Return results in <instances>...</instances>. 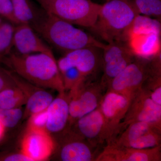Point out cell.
I'll return each mask as SVG.
<instances>
[{
	"label": "cell",
	"mask_w": 161,
	"mask_h": 161,
	"mask_svg": "<svg viewBox=\"0 0 161 161\" xmlns=\"http://www.w3.org/2000/svg\"><path fill=\"white\" fill-rule=\"evenodd\" d=\"M44 11L75 25L91 28L101 5L91 0H35Z\"/></svg>",
	"instance_id": "cell-4"
},
{
	"label": "cell",
	"mask_w": 161,
	"mask_h": 161,
	"mask_svg": "<svg viewBox=\"0 0 161 161\" xmlns=\"http://www.w3.org/2000/svg\"><path fill=\"white\" fill-rule=\"evenodd\" d=\"M15 26L10 23L0 25V59L8 54L13 47Z\"/></svg>",
	"instance_id": "cell-24"
},
{
	"label": "cell",
	"mask_w": 161,
	"mask_h": 161,
	"mask_svg": "<svg viewBox=\"0 0 161 161\" xmlns=\"http://www.w3.org/2000/svg\"><path fill=\"white\" fill-rule=\"evenodd\" d=\"M21 149L32 161H46L54 151L55 142L46 130H26Z\"/></svg>",
	"instance_id": "cell-12"
},
{
	"label": "cell",
	"mask_w": 161,
	"mask_h": 161,
	"mask_svg": "<svg viewBox=\"0 0 161 161\" xmlns=\"http://www.w3.org/2000/svg\"><path fill=\"white\" fill-rule=\"evenodd\" d=\"M101 99L99 108L105 120L110 138L119 129L130 107L132 98L109 90Z\"/></svg>",
	"instance_id": "cell-10"
},
{
	"label": "cell",
	"mask_w": 161,
	"mask_h": 161,
	"mask_svg": "<svg viewBox=\"0 0 161 161\" xmlns=\"http://www.w3.org/2000/svg\"><path fill=\"white\" fill-rule=\"evenodd\" d=\"M46 129L50 133H57L63 130L69 120V105L65 93H59L53 98L47 109Z\"/></svg>",
	"instance_id": "cell-17"
},
{
	"label": "cell",
	"mask_w": 161,
	"mask_h": 161,
	"mask_svg": "<svg viewBox=\"0 0 161 161\" xmlns=\"http://www.w3.org/2000/svg\"><path fill=\"white\" fill-rule=\"evenodd\" d=\"M102 50L104 72L101 82L103 85H108L137 57L128 41H115L108 43Z\"/></svg>",
	"instance_id": "cell-6"
},
{
	"label": "cell",
	"mask_w": 161,
	"mask_h": 161,
	"mask_svg": "<svg viewBox=\"0 0 161 161\" xmlns=\"http://www.w3.org/2000/svg\"><path fill=\"white\" fill-rule=\"evenodd\" d=\"M13 47L22 55L45 53L54 57L50 47L30 25L19 24L15 26Z\"/></svg>",
	"instance_id": "cell-13"
},
{
	"label": "cell",
	"mask_w": 161,
	"mask_h": 161,
	"mask_svg": "<svg viewBox=\"0 0 161 161\" xmlns=\"http://www.w3.org/2000/svg\"><path fill=\"white\" fill-rule=\"evenodd\" d=\"M0 15L12 23L18 25L14 14L11 0H0Z\"/></svg>",
	"instance_id": "cell-28"
},
{
	"label": "cell",
	"mask_w": 161,
	"mask_h": 161,
	"mask_svg": "<svg viewBox=\"0 0 161 161\" xmlns=\"http://www.w3.org/2000/svg\"><path fill=\"white\" fill-rule=\"evenodd\" d=\"M13 77L17 86L26 96V108L23 111V119L46 110L53 99V95L45 89L35 86L24 80L14 73Z\"/></svg>",
	"instance_id": "cell-15"
},
{
	"label": "cell",
	"mask_w": 161,
	"mask_h": 161,
	"mask_svg": "<svg viewBox=\"0 0 161 161\" xmlns=\"http://www.w3.org/2000/svg\"><path fill=\"white\" fill-rule=\"evenodd\" d=\"M26 98L19 87H10L0 92V108L13 109L26 104Z\"/></svg>",
	"instance_id": "cell-21"
},
{
	"label": "cell",
	"mask_w": 161,
	"mask_h": 161,
	"mask_svg": "<svg viewBox=\"0 0 161 161\" xmlns=\"http://www.w3.org/2000/svg\"><path fill=\"white\" fill-rule=\"evenodd\" d=\"M47 119V109L33 114L28 118L26 130H46Z\"/></svg>",
	"instance_id": "cell-27"
},
{
	"label": "cell",
	"mask_w": 161,
	"mask_h": 161,
	"mask_svg": "<svg viewBox=\"0 0 161 161\" xmlns=\"http://www.w3.org/2000/svg\"><path fill=\"white\" fill-rule=\"evenodd\" d=\"M8 54L1 60L21 78L41 88L65 93L55 57L41 53L22 55L13 53Z\"/></svg>",
	"instance_id": "cell-1"
},
{
	"label": "cell",
	"mask_w": 161,
	"mask_h": 161,
	"mask_svg": "<svg viewBox=\"0 0 161 161\" xmlns=\"http://www.w3.org/2000/svg\"><path fill=\"white\" fill-rule=\"evenodd\" d=\"M100 49L90 47L66 53L57 61L59 71L60 72L70 68H75L86 78L98 68L100 60L98 51Z\"/></svg>",
	"instance_id": "cell-11"
},
{
	"label": "cell",
	"mask_w": 161,
	"mask_h": 161,
	"mask_svg": "<svg viewBox=\"0 0 161 161\" xmlns=\"http://www.w3.org/2000/svg\"><path fill=\"white\" fill-rule=\"evenodd\" d=\"M149 58L136 57L109 83V90L126 95L131 98L142 89L151 73Z\"/></svg>",
	"instance_id": "cell-5"
},
{
	"label": "cell",
	"mask_w": 161,
	"mask_h": 161,
	"mask_svg": "<svg viewBox=\"0 0 161 161\" xmlns=\"http://www.w3.org/2000/svg\"><path fill=\"white\" fill-rule=\"evenodd\" d=\"M139 15L160 21L161 0H132Z\"/></svg>",
	"instance_id": "cell-23"
},
{
	"label": "cell",
	"mask_w": 161,
	"mask_h": 161,
	"mask_svg": "<svg viewBox=\"0 0 161 161\" xmlns=\"http://www.w3.org/2000/svg\"><path fill=\"white\" fill-rule=\"evenodd\" d=\"M77 121L79 133L88 140L92 142L98 139L110 138L105 120L99 107Z\"/></svg>",
	"instance_id": "cell-16"
},
{
	"label": "cell",
	"mask_w": 161,
	"mask_h": 161,
	"mask_svg": "<svg viewBox=\"0 0 161 161\" xmlns=\"http://www.w3.org/2000/svg\"><path fill=\"white\" fill-rule=\"evenodd\" d=\"M149 93L152 100L155 103L161 105V83L156 85L155 88L152 90V92H149Z\"/></svg>",
	"instance_id": "cell-31"
},
{
	"label": "cell",
	"mask_w": 161,
	"mask_h": 161,
	"mask_svg": "<svg viewBox=\"0 0 161 161\" xmlns=\"http://www.w3.org/2000/svg\"><path fill=\"white\" fill-rule=\"evenodd\" d=\"M123 119L119 130L136 122H144L161 127V105L154 102L149 92L142 89L132 98Z\"/></svg>",
	"instance_id": "cell-8"
},
{
	"label": "cell",
	"mask_w": 161,
	"mask_h": 161,
	"mask_svg": "<svg viewBox=\"0 0 161 161\" xmlns=\"http://www.w3.org/2000/svg\"><path fill=\"white\" fill-rule=\"evenodd\" d=\"M160 146L147 149H137L110 144L96 161H157L161 160Z\"/></svg>",
	"instance_id": "cell-14"
},
{
	"label": "cell",
	"mask_w": 161,
	"mask_h": 161,
	"mask_svg": "<svg viewBox=\"0 0 161 161\" xmlns=\"http://www.w3.org/2000/svg\"><path fill=\"white\" fill-rule=\"evenodd\" d=\"M60 156L63 161H91L94 159L90 146L78 140L65 144L60 150Z\"/></svg>",
	"instance_id": "cell-19"
},
{
	"label": "cell",
	"mask_w": 161,
	"mask_h": 161,
	"mask_svg": "<svg viewBox=\"0 0 161 161\" xmlns=\"http://www.w3.org/2000/svg\"><path fill=\"white\" fill-rule=\"evenodd\" d=\"M23 111L20 108H0V122L6 129L14 128L23 118Z\"/></svg>",
	"instance_id": "cell-25"
},
{
	"label": "cell",
	"mask_w": 161,
	"mask_h": 161,
	"mask_svg": "<svg viewBox=\"0 0 161 161\" xmlns=\"http://www.w3.org/2000/svg\"><path fill=\"white\" fill-rule=\"evenodd\" d=\"M139 15L132 0H107L101 5L97 21L90 29L107 43L128 42L132 24Z\"/></svg>",
	"instance_id": "cell-3"
},
{
	"label": "cell",
	"mask_w": 161,
	"mask_h": 161,
	"mask_svg": "<svg viewBox=\"0 0 161 161\" xmlns=\"http://www.w3.org/2000/svg\"><path fill=\"white\" fill-rule=\"evenodd\" d=\"M100 86L87 85L85 80L69 91L68 96L69 105V120H76L95 110L99 106Z\"/></svg>",
	"instance_id": "cell-9"
},
{
	"label": "cell",
	"mask_w": 161,
	"mask_h": 161,
	"mask_svg": "<svg viewBox=\"0 0 161 161\" xmlns=\"http://www.w3.org/2000/svg\"><path fill=\"white\" fill-rule=\"evenodd\" d=\"M2 23H3L2 22V20L0 19V25H1V24H2Z\"/></svg>",
	"instance_id": "cell-33"
},
{
	"label": "cell",
	"mask_w": 161,
	"mask_h": 161,
	"mask_svg": "<svg viewBox=\"0 0 161 161\" xmlns=\"http://www.w3.org/2000/svg\"><path fill=\"white\" fill-rule=\"evenodd\" d=\"M6 130V128L0 122V142L3 140L5 137Z\"/></svg>",
	"instance_id": "cell-32"
},
{
	"label": "cell",
	"mask_w": 161,
	"mask_h": 161,
	"mask_svg": "<svg viewBox=\"0 0 161 161\" xmlns=\"http://www.w3.org/2000/svg\"><path fill=\"white\" fill-rule=\"evenodd\" d=\"M128 126L112 144L137 149H150L160 146L161 127L144 122H136Z\"/></svg>",
	"instance_id": "cell-7"
},
{
	"label": "cell",
	"mask_w": 161,
	"mask_h": 161,
	"mask_svg": "<svg viewBox=\"0 0 161 161\" xmlns=\"http://www.w3.org/2000/svg\"><path fill=\"white\" fill-rule=\"evenodd\" d=\"M31 26L47 43L64 54L90 47L102 49L105 45L75 25L43 9L37 19Z\"/></svg>",
	"instance_id": "cell-2"
},
{
	"label": "cell",
	"mask_w": 161,
	"mask_h": 161,
	"mask_svg": "<svg viewBox=\"0 0 161 161\" xmlns=\"http://www.w3.org/2000/svg\"><path fill=\"white\" fill-rule=\"evenodd\" d=\"M160 35L156 33L132 34L129 36L128 43L136 56L152 58L161 51Z\"/></svg>",
	"instance_id": "cell-18"
},
{
	"label": "cell",
	"mask_w": 161,
	"mask_h": 161,
	"mask_svg": "<svg viewBox=\"0 0 161 161\" xmlns=\"http://www.w3.org/2000/svg\"><path fill=\"white\" fill-rule=\"evenodd\" d=\"M14 17L18 24L31 26L40 16L43 9H37L30 0H11Z\"/></svg>",
	"instance_id": "cell-20"
},
{
	"label": "cell",
	"mask_w": 161,
	"mask_h": 161,
	"mask_svg": "<svg viewBox=\"0 0 161 161\" xmlns=\"http://www.w3.org/2000/svg\"><path fill=\"white\" fill-rule=\"evenodd\" d=\"M0 161H32L23 153H0Z\"/></svg>",
	"instance_id": "cell-30"
},
{
	"label": "cell",
	"mask_w": 161,
	"mask_h": 161,
	"mask_svg": "<svg viewBox=\"0 0 161 161\" xmlns=\"http://www.w3.org/2000/svg\"><path fill=\"white\" fill-rule=\"evenodd\" d=\"M16 86L13 77L12 73L0 65V92L2 90Z\"/></svg>",
	"instance_id": "cell-29"
},
{
	"label": "cell",
	"mask_w": 161,
	"mask_h": 161,
	"mask_svg": "<svg viewBox=\"0 0 161 161\" xmlns=\"http://www.w3.org/2000/svg\"><path fill=\"white\" fill-rule=\"evenodd\" d=\"M160 22L149 17L139 15L132 24L130 35L148 33L160 34Z\"/></svg>",
	"instance_id": "cell-22"
},
{
	"label": "cell",
	"mask_w": 161,
	"mask_h": 161,
	"mask_svg": "<svg viewBox=\"0 0 161 161\" xmlns=\"http://www.w3.org/2000/svg\"><path fill=\"white\" fill-rule=\"evenodd\" d=\"M60 73L65 90L71 91L86 80L85 77L75 68H70Z\"/></svg>",
	"instance_id": "cell-26"
}]
</instances>
